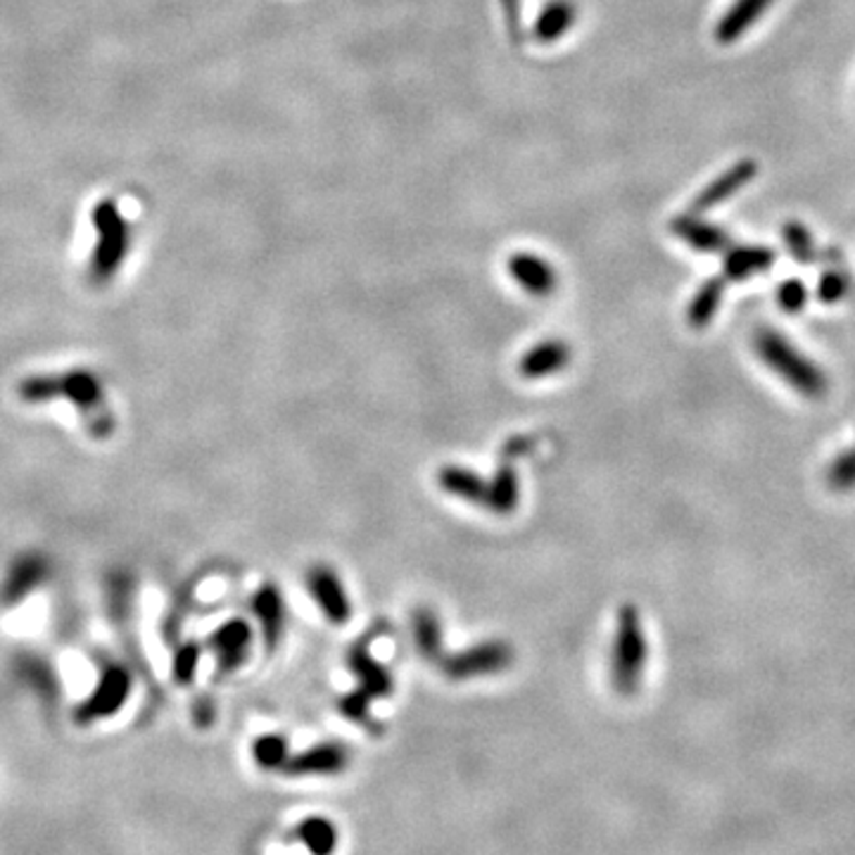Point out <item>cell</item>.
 Here are the masks:
<instances>
[{
	"instance_id": "cell-29",
	"label": "cell",
	"mask_w": 855,
	"mask_h": 855,
	"mask_svg": "<svg viewBox=\"0 0 855 855\" xmlns=\"http://www.w3.org/2000/svg\"><path fill=\"white\" fill-rule=\"evenodd\" d=\"M775 299L777 305L782 311L787 314H799L806 309V302H808V288L801 279H787L777 285L775 291Z\"/></svg>"
},
{
	"instance_id": "cell-19",
	"label": "cell",
	"mask_w": 855,
	"mask_h": 855,
	"mask_svg": "<svg viewBox=\"0 0 855 855\" xmlns=\"http://www.w3.org/2000/svg\"><path fill=\"white\" fill-rule=\"evenodd\" d=\"M411 633H413V645H417L419 653L425 661L439 663L445 659L443 625H439V618L433 609L421 607V609L413 611Z\"/></svg>"
},
{
	"instance_id": "cell-28",
	"label": "cell",
	"mask_w": 855,
	"mask_h": 855,
	"mask_svg": "<svg viewBox=\"0 0 855 855\" xmlns=\"http://www.w3.org/2000/svg\"><path fill=\"white\" fill-rule=\"evenodd\" d=\"M299 837L314 855H329L335 846V832L326 820H309L299 827Z\"/></svg>"
},
{
	"instance_id": "cell-25",
	"label": "cell",
	"mask_w": 855,
	"mask_h": 855,
	"mask_svg": "<svg viewBox=\"0 0 855 855\" xmlns=\"http://www.w3.org/2000/svg\"><path fill=\"white\" fill-rule=\"evenodd\" d=\"M253 756H255L259 768H264V770L283 768V765L288 763V741L279 735H261L255 741Z\"/></svg>"
},
{
	"instance_id": "cell-14",
	"label": "cell",
	"mask_w": 855,
	"mask_h": 855,
	"mask_svg": "<svg viewBox=\"0 0 855 855\" xmlns=\"http://www.w3.org/2000/svg\"><path fill=\"white\" fill-rule=\"evenodd\" d=\"M723 255L725 281H746L751 276L768 273L775 264V253L768 245H729Z\"/></svg>"
},
{
	"instance_id": "cell-7",
	"label": "cell",
	"mask_w": 855,
	"mask_h": 855,
	"mask_svg": "<svg viewBox=\"0 0 855 855\" xmlns=\"http://www.w3.org/2000/svg\"><path fill=\"white\" fill-rule=\"evenodd\" d=\"M209 649L219 661V673H235L250 656V645H253V627L243 618H233L224 623L219 630H214L207 639Z\"/></svg>"
},
{
	"instance_id": "cell-21",
	"label": "cell",
	"mask_w": 855,
	"mask_h": 855,
	"mask_svg": "<svg viewBox=\"0 0 855 855\" xmlns=\"http://www.w3.org/2000/svg\"><path fill=\"white\" fill-rule=\"evenodd\" d=\"M519 499H521L519 473H515L511 463H501L493 481L487 483L485 507L497 515H509L519 509Z\"/></svg>"
},
{
	"instance_id": "cell-17",
	"label": "cell",
	"mask_w": 855,
	"mask_h": 855,
	"mask_svg": "<svg viewBox=\"0 0 855 855\" xmlns=\"http://www.w3.org/2000/svg\"><path fill=\"white\" fill-rule=\"evenodd\" d=\"M437 485L443 487L447 495L469 501V505H485L487 483L483 481L481 473L467 467H457V463L443 467L437 471Z\"/></svg>"
},
{
	"instance_id": "cell-3",
	"label": "cell",
	"mask_w": 855,
	"mask_h": 855,
	"mask_svg": "<svg viewBox=\"0 0 855 855\" xmlns=\"http://www.w3.org/2000/svg\"><path fill=\"white\" fill-rule=\"evenodd\" d=\"M513 659L515 653L511 645H507V641L501 639H487V641H477V645L459 653H451V656H445L437 665L443 668L449 680L461 682V680H471V677L505 673L507 668H511Z\"/></svg>"
},
{
	"instance_id": "cell-20",
	"label": "cell",
	"mask_w": 855,
	"mask_h": 855,
	"mask_svg": "<svg viewBox=\"0 0 855 855\" xmlns=\"http://www.w3.org/2000/svg\"><path fill=\"white\" fill-rule=\"evenodd\" d=\"M725 285L727 281L723 276H713V279L703 281L694 297L689 299V307H687V321L691 329H706V326L713 321L715 314H718L720 305H723V297H725Z\"/></svg>"
},
{
	"instance_id": "cell-23",
	"label": "cell",
	"mask_w": 855,
	"mask_h": 855,
	"mask_svg": "<svg viewBox=\"0 0 855 855\" xmlns=\"http://www.w3.org/2000/svg\"><path fill=\"white\" fill-rule=\"evenodd\" d=\"M782 238H784V245L789 250V255L794 257L801 264H813L817 259V245L813 241L811 231L806 229V224L801 221H787L782 226Z\"/></svg>"
},
{
	"instance_id": "cell-31",
	"label": "cell",
	"mask_w": 855,
	"mask_h": 855,
	"mask_svg": "<svg viewBox=\"0 0 855 855\" xmlns=\"http://www.w3.org/2000/svg\"><path fill=\"white\" fill-rule=\"evenodd\" d=\"M369 694L363 689L357 691H349L347 697L341 699V713L347 715L349 720H355L357 725H369L371 723V715H369Z\"/></svg>"
},
{
	"instance_id": "cell-4",
	"label": "cell",
	"mask_w": 855,
	"mask_h": 855,
	"mask_svg": "<svg viewBox=\"0 0 855 855\" xmlns=\"http://www.w3.org/2000/svg\"><path fill=\"white\" fill-rule=\"evenodd\" d=\"M129 691H131L129 673L119 668V665H110L103 677H100L93 694L74 711V720L79 725H91L95 720L110 718V715H115L124 703H127Z\"/></svg>"
},
{
	"instance_id": "cell-8",
	"label": "cell",
	"mask_w": 855,
	"mask_h": 855,
	"mask_svg": "<svg viewBox=\"0 0 855 855\" xmlns=\"http://www.w3.org/2000/svg\"><path fill=\"white\" fill-rule=\"evenodd\" d=\"M673 235L703 255H723L732 245V238L718 224H711L701 214H680L671 221Z\"/></svg>"
},
{
	"instance_id": "cell-15",
	"label": "cell",
	"mask_w": 855,
	"mask_h": 855,
	"mask_svg": "<svg viewBox=\"0 0 855 855\" xmlns=\"http://www.w3.org/2000/svg\"><path fill=\"white\" fill-rule=\"evenodd\" d=\"M347 665L349 671L357 675L359 689L367 691L369 697H390L395 689L393 675L385 668L383 663L375 661L371 656V651L367 649L363 641H357L355 647L347 651Z\"/></svg>"
},
{
	"instance_id": "cell-12",
	"label": "cell",
	"mask_w": 855,
	"mask_h": 855,
	"mask_svg": "<svg viewBox=\"0 0 855 855\" xmlns=\"http://www.w3.org/2000/svg\"><path fill=\"white\" fill-rule=\"evenodd\" d=\"M50 573V563L41 554H24L20 557L5 577L3 589H0V599L3 603H17L29 592H34V587H39Z\"/></svg>"
},
{
	"instance_id": "cell-2",
	"label": "cell",
	"mask_w": 855,
	"mask_h": 855,
	"mask_svg": "<svg viewBox=\"0 0 855 855\" xmlns=\"http://www.w3.org/2000/svg\"><path fill=\"white\" fill-rule=\"evenodd\" d=\"M649 659V647L645 637V627L633 603H625L618 613V625H615L613 651H611V680L613 689L623 697H633L639 689L641 673Z\"/></svg>"
},
{
	"instance_id": "cell-10",
	"label": "cell",
	"mask_w": 855,
	"mask_h": 855,
	"mask_svg": "<svg viewBox=\"0 0 855 855\" xmlns=\"http://www.w3.org/2000/svg\"><path fill=\"white\" fill-rule=\"evenodd\" d=\"M571 357L573 349L569 345L559 337H549V341L537 343L525 352L519 361V373L527 381L547 379V375H554L569 367Z\"/></svg>"
},
{
	"instance_id": "cell-27",
	"label": "cell",
	"mask_w": 855,
	"mask_h": 855,
	"mask_svg": "<svg viewBox=\"0 0 855 855\" xmlns=\"http://www.w3.org/2000/svg\"><path fill=\"white\" fill-rule=\"evenodd\" d=\"M17 393L29 405H43L60 395V381L58 375H31L17 385Z\"/></svg>"
},
{
	"instance_id": "cell-5",
	"label": "cell",
	"mask_w": 855,
	"mask_h": 855,
	"mask_svg": "<svg viewBox=\"0 0 855 855\" xmlns=\"http://www.w3.org/2000/svg\"><path fill=\"white\" fill-rule=\"evenodd\" d=\"M307 587L321 613L333 625H343L352 618V603L345 592V585L341 583V577L335 575L331 565L323 563L311 565L307 571Z\"/></svg>"
},
{
	"instance_id": "cell-32",
	"label": "cell",
	"mask_w": 855,
	"mask_h": 855,
	"mask_svg": "<svg viewBox=\"0 0 855 855\" xmlns=\"http://www.w3.org/2000/svg\"><path fill=\"white\" fill-rule=\"evenodd\" d=\"M505 5V17H507V29L511 34V41L521 43L523 41V29H521V0H501Z\"/></svg>"
},
{
	"instance_id": "cell-1",
	"label": "cell",
	"mask_w": 855,
	"mask_h": 855,
	"mask_svg": "<svg viewBox=\"0 0 855 855\" xmlns=\"http://www.w3.org/2000/svg\"><path fill=\"white\" fill-rule=\"evenodd\" d=\"M753 349H756V355L765 367L775 371L779 379L789 387H794L796 393L811 399H817L827 393L829 381L825 371L791 345L782 333L773 329H761L753 335Z\"/></svg>"
},
{
	"instance_id": "cell-6",
	"label": "cell",
	"mask_w": 855,
	"mask_h": 855,
	"mask_svg": "<svg viewBox=\"0 0 855 855\" xmlns=\"http://www.w3.org/2000/svg\"><path fill=\"white\" fill-rule=\"evenodd\" d=\"M758 162L756 159H739L735 162L732 167H727L723 174L715 176V179L703 188V191L691 200V212L694 214H703L713 207H718L723 203H727L729 197H735L741 188H746L753 179L758 176Z\"/></svg>"
},
{
	"instance_id": "cell-22",
	"label": "cell",
	"mask_w": 855,
	"mask_h": 855,
	"mask_svg": "<svg viewBox=\"0 0 855 855\" xmlns=\"http://www.w3.org/2000/svg\"><path fill=\"white\" fill-rule=\"evenodd\" d=\"M58 381H60V395H65L84 411H91L100 407V401H103V385H100L93 373L69 371L58 375Z\"/></svg>"
},
{
	"instance_id": "cell-16",
	"label": "cell",
	"mask_w": 855,
	"mask_h": 855,
	"mask_svg": "<svg viewBox=\"0 0 855 855\" xmlns=\"http://www.w3.org/2000/svg\"><path fill=\"white\" fill-rule=\"evenodd\" d=\"M347 765V751L341 744H319L299 756L288 761L283 768L288 775H331L341 773Z\"/></svg>"
},
{
	"instance_id": "cell-26",
	"label": "cell",
	"mask_w": 855,
	"mask_h": 855,
	"mask_svg": "<svg viewBox=\"0 0 855 855\" xmlns=\"http://www.w3.org/2000/svg\"><path fill=\"white\" fill-rule=\"evenodd\" d=\"M853 291V279L848 276V271H844L841 267H829L820 283H817V299L825 302V305H837L844 297H848Z\"/></svg>"
},
{
	"instance_id": "cell-9",
	"label": "cell",
	"mask_w": 855,
	"mask_h": 855,
	"mask_svg": "<svg viewBox=\"0 0 855 855\" xmlns=\"http://www.w3.org/2000/svg\"><path fill=\"white\" fill-rule=\"evenodd\" d=\"M507 269L511 279L519 283L527 295L549 297L559 285L557 269L547 259L533 253H515L509 257Z\"/></svg>"
},
{
	"instance_id": "cell-24",
	"label": "cell",
	"mask_w": 855,
	"mask_h": 855,
	"mask_svg": "<svg viewBox=\"0 0 855 855\" xmlns=\"http://www.w3.org/2000/svg\"><path fill=\"white\" fill-rule=\"evenodd\" d=\"M825 477H827L829 489H834V493H848V489H853L855 487V447L839 451V455L829 461Z\"/></svg>"
},
{
	"instance_id": "cell-13",
	"label": "cell",
	"mask_w": 855,
	"mask_h": 855,
	"mask_svg": "<svg viewBox=\"0 0 855 855\" xmlns=\"http://www.w3.org/2000/svg\"><path fill=\"white\" fill-rule=\"evenodd\" d=\"M775 0H732L725 15L715 24V41L720 46H732L756 24Z\"/></svg>"
},
{
	"instance_id": "cell-18",
	"label": "cell",
	"mask_w": 855,
	"mask_h": 855,
	"mask_svg": "<svg viewBox=\"0 0 855 855\" xmlns=\"http://www.w3.org/2000/svg\"><path fill=\"white\" fill-rule=\"evenodd\" d=\"M577 20V5L573 0H549L537 15L533 27V39L537 43H557L561 36L573 29Z\"/></svg>"
},
{
	"instance_id": "cell-30",
	"label": "cell",
	"mask_w": 855,
	"mask_h": 855,
	"mask_svg": "<svg viewBox=\"0 0 855 855\" xmlns=\"http://www.w3.org/2000/svg\"><path fill=\"white\" fill-rule=\"evenodd\" d=\"M197 665H200V647L195 641L191 645H183L179 651H176L174 656V677L179 685H191L193 677L197 673Z\"/></svg>"
},
{
	"instance_id": "cell-11",
	"label": "cell",
	"mask_w": 855,
	"mask_h": 855,
	"mask_svg": "<svg viewBox=\"0 0 855 855\" xmlns=\"http://www.w3.org/2000/svg\"><path fill=\"white\" fill-rule=\"evenodd\" d=\"M253 611L261 627L264 645H267L269 651H276V647L281 645V637L285 630V603L281 597V589L273 583L261 585L253 597Z\"/></svg>"
}]
</instances>
